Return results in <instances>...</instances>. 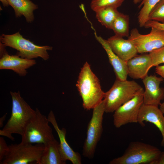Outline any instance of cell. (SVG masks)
<instances>
[{
    "mask_svg": "<svg viewBox=\"0 0 164 164\" xmlns=\"http://www.w3.org/2000/svg\"><path fill=\"white\" fill-rule=\"evenodd\" d=\"M10 94L12 101L11 115L3 128L0 130V135L14 141L12 134L22 136L27 125L35 116L36 111L21 96L19 91H10Z\"/></svg>",
    "mask_w": 164,
    "mask_h": 164,
    "instance_id": "1",
    "label": "cell"
},
{
    "mask_svg": "<svg viewBox=\"0 0 164 164\" xmlns=\"http://www.w3.org/2000/svg\"><path fill=\"white\" fill-rule=\"evenodd\" d=\"M83 101V107L87 110L93 109L102 101L105 92L100 81L86 62L81 69L76 84Z\"/></svg>",
    "mask_w": 164,
    "mask_h": 164,
    "instance_id": "2",
    "label": "cell"
},
{
    "mask_svg": "<svg viewBox=\"0 0 164 164\" xmlns=\"http://www.w3.org/2000/svg\"><path fill=\"white\" fill-rule=\"evenodd\" d=\"M142 88L134 80H122L116 78L111 88L105 92L103 99L105 112H114L132 98Z\"/></svg>",
    "mask_w": 164,
    "mask_h": 164,
    "instance_id": "3",
    "label": "cell"
},
{
    "mask_svg": "<svg viewBox=\"0 0 164 164\" xmlns=\"http://www.w3.org/2000/svg\"><path fill=\"white\" fill-rule=\"evenodd\" d=\"M0 41L5 46H9L18 51L17 55L21 58L29 59L40 57L46 61L49 58L48 50H52L53 47L39 46L29 39L24 38L19 32L11 35L2 34Z\"/></svg>",
    "mask_w": 164,
    "mask_h": 164,
    "instance_id": "4",
    "label": "cell"
},
{
    "mask_svg": "<svg viewBox=\"0 0 164 164\" xmlns=\"http://www.w3.org/2000/svg\"><path fill=\"white\" fill-rule=\"evenodd\" d=\"M161 152L157 148L140 142L130 143L123 154L110 164H152Z\"/></svg>",
    "mask_w": 164,
    "mask_h": 164,
    "instance_id": "5",
    "label": "cell"
},
{
    "mask_svg": "<svg viewBox=\"0 0 164 164\" xmlns=\"http://www.w3.org/2000/svg\"><path fill=\"white\" fill-rule=\"evenodd\" d=\"M44 148L43 144L21 142L8 145L7 152L0 164H28L34 162L39 164Z\"/></svg>",
    "mask_w": 164,
    "mask_h": 164,
    "instance_id": "6",
    "label": "cell"
},
{
    "mask_svg": "<svg viewBox=\"0 0 164 164\" xmlns=\"http://www.w3.org/2000/svg\"><path fill=\"white\" fill-rule=\"evenodd\" d=\"M93 109L92 117L87 125L86 138L83 149V156L89 159L94 157L97 145L102 134L103 117L105 112L104 100Z\"/></svg>",
    "mask_w": 164,
    "mask_h": 164,
    "instance_id": "7",
    "label": "cell"
},
{
    "mask_svg": "<svg viewBox=\"0 0 164 164\" xmlns=\"http://www.w3.org/2000/svg\"><path fill=\"white\" fill-rule=\"evenodd\" d=\"M36 114L27 125L22 136L21 142L45 145L54 138L48 118L36 108Z\"/></svg>",
    "mask_w": 164,
    "mask_h": 164,
    "instance_id": "8",
    "label": "cell"
},
{
    "mask_svg": "<svg viewBox=\"0 0 164 164\" xmlns=\"http://www.w3.org/2000/svg\"><path fill=\"white\" fill-rule=\"evenodd\" d=\"M147 34L140 33L136 28L130 31L128 39L134 45L138 53H149L164 46V31L152 27Z\"/></svg>",
    "mask_w": 164,
    "mask_h": 164,
    "instance_id": "9",
    "label": "cell"
},
{
    "mask_svg": "<svg viewBox=\"0 0 164 164\" xmlns=\"http://www.w3.org/2000/svg\"><path fill=\"white\" fill-rule=\"evenodd\" d=\"M144 91L142 88L132 98L114 112L113 122L115 127L119 128L128 123L138 122L139 111L144 104Z\"/></svg>",
    "mask_w": 164,
    "mask_h": 164,
    "instance_id": "10",
    "label": "cell"
},
{
    "mask_svg": "<svg viewBox=\"0 0 164 164\" xmlns=\"http://www.w3.org/2000/svg\"><path fill=\"white\" fill-rule=\"evenodd\" d=\"M142 80L145 90L143 93L144 104L158 107L164 99V88L160 84L164 80L155 75H148Z\"/></svg>",
    "mask_w": 164,
    "mask_h": 164,
    "instance_id": "11",
    "label": "cell"
},
{
    "mask_svg": "<svg viewBox=\"0 0 164 164\" xmlns=\"http://www.w3.org/2000/svg\"><path fill=\"white\" fill-rule=\"evenodd\" d=\"M53 126L59 137L60 151L63 160L70 161L73 164H81L82 159L80 154L74 151L69 145L66 139V131L64 128L60 129L58 126L53 112L51 111L47 117Z\"/></svg>",
    "mask_w": 164,
    "mask_h": 164,
    "instance_id": "12",
    "label": "cell"
},
{
    "mask_svg": "<svg viewBox=\"0 0 164 164\" xmlns=\"http://www.w3.org/2000/svg\"><path fill=\"white\" fill-rule=\"evenodd\" d=\"M152 123L159 129L162 136L161 145L164 146V116L158 107L143 104L139 112L138 123L142 126L144 122Z\"/></svg>",
    "mask_w": 164,
    "mask_h": 164,
    "instance_id": "13",
    "label": "cell"
},
{
    "mask_svg": "<svg viewBox=\"0 0 164 164\" xmlns=\"http://www.w3.org/2000/svg\"><path fill=\"white\" fill-rule=\"evenodd\" d=\"M0 69L13 70L20 76L27 73L26 70L36 64L34 59L22 58L18 55H10L7 51L0 55Z\"/></svg>",
    "mask_w": 164,
    "mask_h": 164,
    "instance_id": "14",
    "label": "cell"
},
{
    "mask_svg": "<svg viewBox=\"0 0 164 164\" xmlns=\"http://www.w3.org/2000/svg\"><path fill=\"white\" fill-rule=\"evenodd\" d=\"M128 73L133 79L143 80L148 75L152 67V60L149 54L137 55L127 62Z\"/></svg>",
    "mask_w": 164,
    "mask_h": 164,
    "instance_id": "15",
    "label": "cell"
},
{
    "mask_svg": "<svg viewBox=\"0 0 164 164\" xmlns=\"http://www.w3.org/2000/svg\"><path fill=\"white\" fill-rule=\"evenodd\" d=\"M107 41L112 51L125 62L137 55L136 47L128 39H125L115 35L108 38Z\"/></svg>",
    "mask_w": 164,
    "mask_h": 164,
    "instance_id": "16",
    "label": "cell"
},
{
    "mask_svg": "<svg viewBox=\"0 0 164 164\" xmlns=\"http://www.w3.org/2000/svg\"><path fill=\"white\" fill-rule=\"evenodd\" d=\"M94 34L97 40L101 45L107 54L109 63L115 73L116 78L122 80H127L128 75L127 62L120 58L112 51L107 40L98 36L95 32Z\"/></svg>",
    "mask_w": 164,
    "mask_h": 164,
    "instance_id": "17",
    "label": "cell"
},
{
    "mask_svg": "<svg viewBox=\"0 0 164 164\" xmlns=\"http://www.w3.org/2000/svg\"><path fill=\"white\" fill-rule=\"evenodd\" d=\"M39 164H65L61 154L59 143L55 138L44 145Z\"/></svg>",
    "mask_w": 164,
    "mask_h": 164,
    "instance_id": "18",
    "label": "cell"
},
{
    "mask_svg": "<svg viewBox=\"0 0 164 164\" xmlns=\"http://www.w3.org/2000/svg\"><path fill=\"white\" fill-rule=\"evenodd\" d=\"M14 10L16 18L24 16L26 22H31L34 19L33 12L38 9L37 5L30 0H7Z\"/></svg>",
    "mask_w": 164,
    "mask_h": 164,
    "instance_id": "19",
    "label": "cell"
},
{
    "mask_svg": "<svg viewBox=\"0 0 164 164\" xmlns=\"http://www.w3.org/2000/svg\"><path fill=\"white\" fill-rule=\"evenodd\" d=\"M117 9L108 7L101 9L95 12L96 18L102 25L111 29L112 24L119 12Z\"/></svg>",
    "mask_w": 164,
    "mask_h": 164,
    "instance_id": "20",
    "label": "cell"
},
{
    "mask_svg": "<svg viewBox=\"0 0 164 164\" xmlns=\"http://www.w3.org/2000/svg\"><path fill=\"white\" fill-rule=\"evenodd\" d=\"M129 18L128 15L119 12L111 27L115 35L121 37L129 36Z\"/></svg>",
    "mask_w": 164,
    "mask_h": 164,
    "instance_id": "21",
    "label": "cell"
},
{
    "mask_svg": "<svg viewBox=\"0 0 164 164\" xmlns=\"http://www.w3.org/2000/svg\"><path fill=\"white\" fill-rule=\"evenodd\" d=\"M161 0H142L138 7H142L138 13V19L140 27H144L148 20L149 16L152 8Z\"/></svg>",
    "mask_w": 164,
    "mask_h": 164,
    "instance_id": "22",
    "label": "cell"
},
{
    "mask_svg": "<svg viewBox=\"0 0 164 164\" xmlns=\"http://www.w3.org/2000/svg\"><path fill=\"white\" fill-rule=\"evenodd\" d=\"M124 0H91L90 6L95 12L102 8L113 7L116 8L120 6Z\"/></svg>",
    "mask_w": 164,
    "mask_h": 164,
    "instance_id": "23",
    "label": "cell"
},
{
    "mask_svg": "<svg viewBox=\"0 0 164 164\" xmlns=\"http://www.w3.org/2000/svg\"><path fill=\"white\" fill-rule=\"evenodd\" d=\"M149 20L164 23V0H161L152 8L149 13Z\"/></svg>",
    "mask_w": 164,
    "mask_h": 164,
    "instance_id": "24",
    "label": "cell"
},
{
    "mask_svg": "<svg viewBox=\"0 0 164 164\" xmlns=\"http://www.w3.org/2000/svg\"><path fill=\"white\" fill-rule=\"evenodd\" d=\"M152 60V67L164 63V46L149 53Z\"/></svg>",
    "mask_w": 164,
    "mask_h": 164,
    "instance_id": "25",
    "label": "cell"
},
{
    "mask_svg": "<svg viewBox=\"0 0 164 164\" xmlns=\"http://www.w3.org/2000/svg\"><path fill=\"white\" fill-rule=\"evenodd\" d=\"M8 145L2 137H0V164L4 157L8 149Z\"/></svg>",
    "mask_w": 164,
    "mask_h": 164,
    "instance_id": "26",
    "label": "cell"
},
{
    "mask_svg": "<svg viewBox=\"0 0 164 164\" xmlns=\"http://www.w3.org/2000/svg\"><path fill=\"white\" fill-rule=\"evenodd\" d=\"M144 27L146 28L153 27L164 31V23L153 20L148 21Z\"/></svg>",
    "mask_w": 164,
    "mask_h": 164,
    "instance_id": "27",
    "label": "cell"
},
{
    "mask_svg": "<svg viewBox=\"0 0 164 164\" xmlns=\"http://www.w3.org/2000/svg\"><path fill=\"white\" fill-rule=\"evenodd\" d=\"M155 73L162 77L164 80V65H158L155 68Z\"/></svg>",
    "mask_w": 164,
    "mask_h": 164,
    "instance_id": "28",
    "label": "cell"
},
{
    "mask_svg": "<svg viewBox=\"0 0 164 164\" xmlns=\"http://www.w3.org/2000/svg\"><path fill=\"white\" fill-rule=\"evenodd\" d=\"M152 164H164V151L161 152L158 158Z\"/></svg>",
    "mask_w": 164,
    "mask_h": 164,
    "instance_id": "29",
    "label": "cell"
},
{
    "mask_svg": "<svg viewBox=\"0 0 164 164\" xmlns=\"http://www.w3.org/2000/svg\"><path fill=\"white\" fill-rule=\"evenodd\" d=\"M7 113L5 114L0 118V127H2L3 125V123L5 121Z\"/></svg>",
    "mask_w": 164,
    "mask_h": 164,
    "instance_id": "30",
    "label": "cell"
},
{
    "mask_svg": "<svg viewBox=\"0 0 164 164\" xmlns=\"http://www.w3.org/2000/svg\"><path fill=\"white\" fill-rule=\"evenodd\" d=\"M4 7H8L9 4L7 0H0Z\"/></svg>",
    "mask_w": 164,
    "mask_h": 164,
    "instance_id": "31",
    "label": "cell"
},
{
    "mask_svg": "<svg viewBox=\"0 0 164 164\" xmlns=\"http://www.w3.org/2000/svg\"><path fill=\"white\" fill-rule=\"evenodd\" d=\"M160 106V109L162 112L163 114H164V101L162 103H161Z\"/></svg>",
    "mask_w": 164,
    "mask_h": 164,
    "instance_id": "32",
    "label": "cell"
},
{
    "mask_svg": "<svg viewBox=\"0 0 164 164\" xmlns=\"http://www.w3.org/2000/svg\"><path fill=\"white\" fill-rule=\"evenodd\" d=\"M142 0H133L134 3L137 4L138 3H141Z\"/></svg>",
    "mask_w": 164,
    "mask_h": 164,
    "instance_id": "33",
    "label": "cell"
}]
</instances>
